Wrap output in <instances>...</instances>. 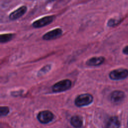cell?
Here are the masks:
<instances>
[{
	"instance_id": "6da1fadb",
	"label": "cell",
	"mask_w": 128,
	"mask_h": 128,
	"mask_svg": "<svg viewBox=\"0 0 128 128\" xmlns=\"http://www.w3.org/2000/svg\"><path fill=\"white\" fill-rule=\"evenodd\" d=\"M93 101V96L90 94H83L78 96L75 99L74 104L78 107H82L90 104Z\"/></svg>"
},
{
	"instance_id": "7a4b0ae2",
	"label": "cell",
	"mask_w": 128,
	"mask_h": 128,
	"mask_svg": "<svg viewBox=\"0 0 128 128\" xmlns=\"http://www.w3.org/2000/svg\"><path fill=\"white\" fill-rule=\"evenodd\" d=\"M72 82L68 79L62 80L56 83L52 86V90L54 92H60L66 91L70 88Z\"/></svg>"
},
{
	"instance_id": "3957f363",
	"label": "cell",
	"mask_w": 128,
	"mask_h": 128,
	"mask_svg": "<svg viewBox=\"0 0 128 128\" xmlns=\"http://www.w3.org/2000/svg\"><path fill=\"white\" fill-rule=\"evenodd\" d=\"M128 76V70L124 68H118L111 71L109 77L112 80H121Z\"/></svg>"
},
{
	"instance_id": "277c9868",
	"label": "cell",
	"mask_w": 128,
	"mask_h": 128,
	"mask_svg": "<svg viewBox=\"0 0 128 128\" xmlns=\"http://www.w3.org/2000/svg\"><path fill=\"white\" fill-rule=\"evenodd\" d=\"M54 18V16H48L34 21L32 24V27L40 28L45 26L52 23Z\"/></svg>"
},
{
	"instance_id": "5b68a950",
	"label": "cell",
	"mask_w": 128,
	"mask_h": 128,
	"mask_svg": "<svg viewBox=\"0 0 128 128\" xmlns=\"http://www.w3.org/2000/svg\"><path fill=\"white\" fill-rule=\"evenodd\" d=\"M54 118V116L53 114L49 110L40 112L37 116L38 120L43 124H46L52 121Z\"/></svg>"
},
{
	"instance_id": "8992f818",
	"label": "cell",
	"mask_w": 128,
	"mask_h": 128,
	"mask_svg": "<svg viewBox=\"0 0 128 128\" xmlns=\"http://www.w3.org/2000/svg\"><path fill=\"white\" fill-rule=\"evenodd\" d=\"M62 34V30L60 28H56L49 31L44 34L42 39L45 40H50L60 37Z\"/></svg>"
},
{
	"instance_id": "52a82bcc",
	"label": "cell",
	"mask_w": 128,
	"mask_h": 128,
	"mask_svg": "<svg viewBox=\"0 0 128 128\" xmlns=\"http://www.w3.org/2000/svg\"><path fill=\"white\" fill-rule=\"evenodd\" d=\"M27 7L25 6H22L14 10L9 15V18L12 20H16L22 16L26 12Z\"/></svg>"
},
{
	"instance_id": "ba28073f",
	"label": "cell",
	"mask_w": 128,
	"mask_h": 128,
	"mask_svg": "<svg viewBox=\"0 0 128 128\" xmlns=\"http://www.w3.org/2000/svg\"><path fill=\"white\" fill-rule=\"evenodd\" d=\"M124 98V94L120 90L114 91L110 94V100L114 104L121 103Z\"/></svg>"
},
{
	"instance_id": "9c48e42d",
	"label": "cell",
	"mask_w": 128,
	"mask_h": 128,
	"mask_svg": "<svg viewBox=\"0 0 128 128\" xmlns=\"http://www.w3.org/2000/svg\"><path fill=\"white\" fill-rule=\"evenodd\" d=\"M105 60L104 56H94L86 62V64L88 66H98L102 64Z\"/></svg>"
},
{
	"instance_id": "30bf717a",
	"label": "cell",
	"mask_w": 128,
	"mask_h": 128,
	"mask_svg": "<svg viewBox=\"0 0 128 128\" xmlns=\"http://www.w3.org/2000/svg\"><path fill=\"white\" fill-rule=\"evenodd\" d=\"M120 122L118 118L116 116H112L108 120L106 128H119Z\"/></svg>"
},
{
	"instance_id": "8fae6325",
	"label": "cell",
	"mask_w": 128,
	"mask_h": 128,
	"mask_svg": "<svg viewBox=\"0 0 128 128\" xmlns=\"http://www.w3.org/2000/svg\"><path fill=\"white\" fill-rule=\"evenodd\" d=\"M70 124L75 128H80L82 126V118L78 116H74L71 118Z\"/></svg>"
},
{
	"instance_id": "7c38bea8",
	"label": "cell",
	"mask_w": 128,
	"mask_h": 128,
	"mask_svg": "<svg viewBox=\"0 0 128 128\" xmlns=\"http://www.w3.org/2000/svg\"><path fill=\"white\" fill-rule=\"evenodd\" d=\"M14 34H4L0 35V43H6L11 40L14 36Z\"/></svg>"
},
{
	"instance_id": "4fadbf2b",
	"label": "cell",
	"mask_w": 128,
	"mask_h": 128,
	"mask_svg": "<svg viewBox=\"0 0 128 128\" xmlns=\"http://www.w3.org/2000/svg\"><path fill=\"white\" fill-rule=\"evenodd\" d=\"M51 68V66L50 64H47L44 67H42L38 72V76H42L44 74L48 72Z\"/></svg>"
},
{
	"instance_id": "5bb4252c",
	"label": "cell",
	"mask_w": 128,
	"mask_h": 128,
	"mask_svg": "<svg viewBox=\"0 0 128 128\" xmlns=\"http://www.w3.org/2000/svg\"><path fill=\"white\" fill-rule=\"evenodd\" d=\"M120 22V20L111 18L108 20V22L107 24L108 26H114L118 25Z\"/></svg>"
},
{
	"instance_id": "9a60e30c",
	"label": "cell",
	"mask_w": 128,
	"mask_h": 128,
	"mask_svg": "<svg viewBox=\"0 0 128 128\" xmlns=\"http://www.w3.org/2000/svg\"><path fill=\"white\" fill-rule=\"evenodd\" d=\"M9 112V108L7 106H1L0 108V115L1 116H6Z\"/></svg>"
},
{
	"instance_id": "2e32d148",
	"label": "cell",
	"mask_w": 128,
	"mask_h": 128,
	"mask_svg": "<svg viewBox=\"0 0 128 128\" xmlns=\"http://www.w3.org/2000/svg\"><path fill=\"white\" fill-rule=\"evenodd\" d=\"M122 52L124 54H128V46H125L122 50Z\"/></svg>"
},
{
	"instance_id": "e0dca14e",
	"label": "cell",
	"mask_w": 128,
	"mask_h": 128,
	"mask_svg": "<svg viewBox=\"0 0 128 128\" xmlns=\"http://www.w3.org/2000/svg\"></svg>"
}]
</instances>
